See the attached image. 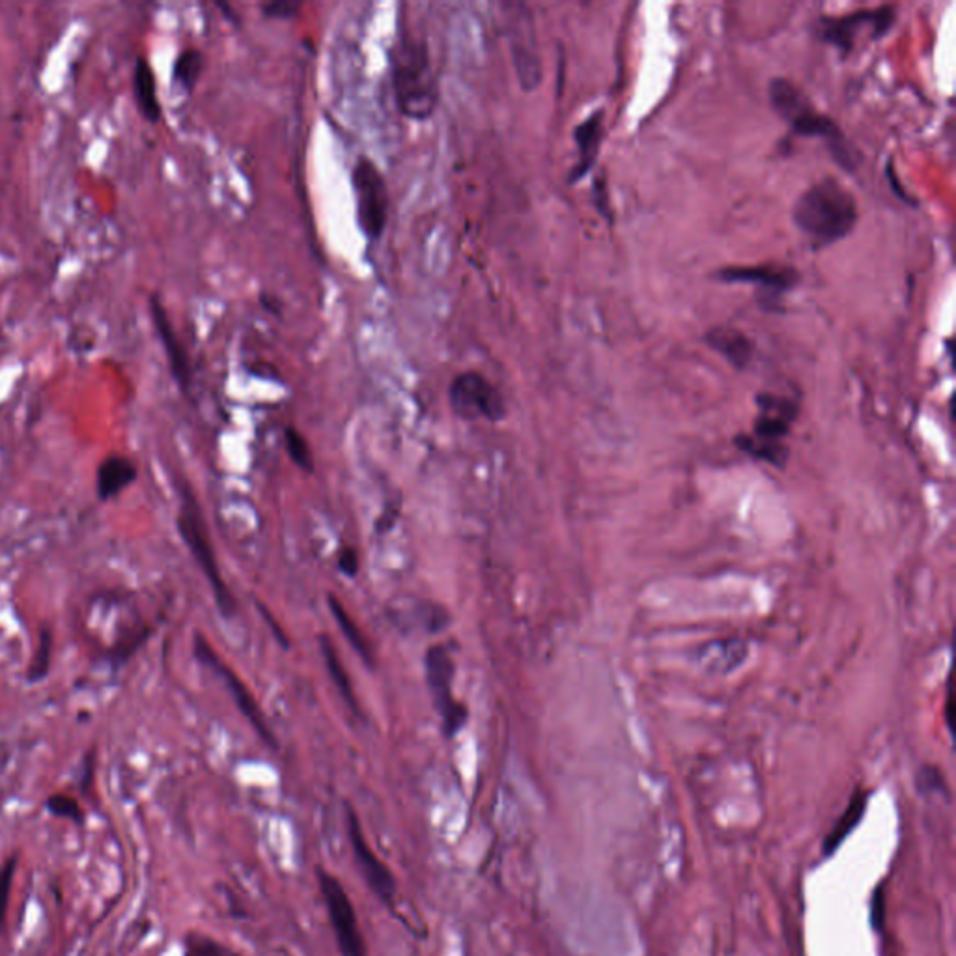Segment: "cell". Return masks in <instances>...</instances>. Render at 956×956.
Listing matches in <instances>:
<instances>
[{
  "instance_id": "33",
  "label": "cell",
  "mask_w": 956,
  "mask_h": 956,
  "mask_svg": "<svg viewBox=\"0 0 956 956\" xmlns=\"http://www.w3.org/2000/svg\"><path fill=\"white\" fill-rule=\"evenodd\" d=\"M871 925L874 930H882L886 925V891H884V886L878 887L872 893Z\"/></svg>"
},
{
  "instance_id": "10",
  "label": "cell",
  "mask_w": 956,
  "mask_h": 956,
  "mask_svg": "<svg viewBox=\"0 0 956 956\" xmlns=\"http://www.w3.org/2000/svg\"><path fill=\"white\" fill-rule=\"evenodd\" d=\"M320 891L324 897L329 921L335 930L338 951L342 956H366V945L359 928L353 902L340 880L329 872L318 871Z\"/></svg>"
},
{
  "instance_id": "14",
  "label": "cell",
  "mask_w": 956,
  "mask_h": 956,
  "mask_svg": "<svg viewBox=\"0 0 956 956\" xmlns=\"http://www.w3.org/2000/svg\"><path fill=\"white\" fill-rule=\"evenodd\" d=\"M714 279L727 284H753L760 294H762V305L766 301L774 303V309L777 307V301L796 288L800 282V275L794 268H783V266H731L716 271Z\"/></svg>"
},
{
  "instance_id": "17",
  "label": "cell",
  "mask_w": 956,
  "mask_h": 956,
  "mask_svg": "<svg viewBox=\"0 0 956 956\" xmlns=\"http://www.w3.org/2000/svg\"><path fill=\"white\" fill-rule=\"evenodd\" d=\"M604 137V111L592 113L574 129V141L577 146V161L568 176V182L576 183L589 174L598 157V150Z\"/></svg>"
},
{
  "instance_id": "11",
  "label": "cell",
  "mask_w": 956,
  "mask_h": 956,
  "mask_svg": "<svg viewBox=\"0 0 956 956\" xmlns=\"http://www.w3.org/2000/svg\"><path fill=\"white\" fill-rule=\"evenodd\" d=\"M195 656L197 660L206 665L208 669H211L215 675L219 676L223 682H225L226 689L230 693V697L234 699V703L238 706L239 712L243 714V717L251 723L256 734L271 747H277L275 744V736L273 732L268 727V721L266 717L262 714L260 706L254 701L253 693L247 689V686L241 682L239 678L225 661L221 660V656L213 650L210 643L206 641V637L202 633H197L195 635Z\"/></svg>"
},
{
  "instance_id": "7",
  "label": "cell",
  "mask_w": 956,
  "mask_h": 956,
  "mask_svg": "<svg viewBox=\"0 0 956 956\" xmlns=\"http://www.w3.org/2000/svg\"><path fill=\"white\" fill-rule=\"evenodd\" d=\"M424 671H426L428 689L432 693V701L441 719L443 734L447 738H454L464 729L469 719V710L464 703L454 699V693H452L454 661L450 658L449 650L443 645L428 648L424 656Z\"/></svg>"
},
{
  "instance_id": "20",
  "label": "cell",
  "mask_w": 956,
  "mask_h": 956,
  "mask_svg": "<svg viewBox=\"0 0 956 956\" xmlns=\"http://www.w3.org/2000/svg\"><path fill=\"white\" fill-rule=\"evenodd\" d=\"M137 478V467L126 458L113 454L105 458L98 469V497L101 501H111L118 493L124 492L127 486Z\"/></svg>"
},
{
  "instance_id": "35",
  "label": "cell",
  "mask_w": 956,
  "mask_h": 956,
  "mask_svg": "<svg viewBox=\"0 0 956 956\" xmlns=\"http://www.w3.org/2000/svg\"><path fill=\"white\" fill-rule=\"evenodd\" d=\"M594 198H596V208H598V211L607 217L609 206H607V195H605L604 180L594 183Z\"/></svg>"
},
{
  "instance_id": "18",
  "label": "cell",
  "mask_w": 956,
  "mask_h": 956,
  "mask_svg": "<svg viewBox=\"0 0 956 956\" xmlns=\"http://www.w3.org/2000/svg\"><path fill=\"white\" fill-rule=\"evenodd\" d=\"M150 309H152V318H154L157 335L161 338L163 348H165L167 357H169L172 376H174V380L178 381V385L182 387L183 391H189V385H191V370H189L187 355L183 352L182 342L176 337L174 327L170 324L169 316H167V312L163 309V305L157 301V297L150 299Z\"/></svg>"
},
{
  "instance_id": "4",
  "label": "cell",
  "mask_w": 956,
  "mask_h": 956,
  "mask_svg": "<svg viewBox=\"0 0 956 956\" xmlns=\"http://www.w3.org/2000/svg\"><path fill=\"white\" fill-rule=\"evenodd\" d=\"M757 408L759 413L753 422V432L738 434L732 441L747 456L783 469L790 458L785 439L798 419L800 406L796 400L781 394L760 393Z\"/></svg>"
},
{
  "instance_id": "16",
  "label": "cell",
  "mask_w": 956,
  "mask_h": 956,
  "mask_svg": "<svg viewBox=\"0 0 956 956\" xmlns=\"http://www.w3.org/2000/svg\"><path fill=\"white\" fill-rule=\"evenodd\" d=\"M389 615L396 626L402 630H422V632L437 633L445 630L450 624L449 611L439 604H430L424 600L411 598L409 604L391 605Z\"/></svg>"
},
{
  "instance_id": "6",
  "label": "cell",
  "mask_w": 956,
  "mask_h": 956,
  "mask_svg": "<svg viewBox=\"0 0 956 956\" xmlns=\"http://www.w3.org/2000/svg\"><path fill=\"white\" fill-rule=\"evenodd\" d=\"M357 221L366 238L378 241L389 221V189L376 163L359 157L352 172Z\"/></svg>"
},
{
  "instance_id": "22",
  "label": "cell",
  "mask_w": 956,
  "mask_h": 956,
  "mask_svg": "<svg viewBox=\"0 0 956 956\" xmlns=\"http://www.w3.org/2000/svg\"><path fill=\"white\" fill-rule=\"evenodd\" d=\"M867 803H869V790H863V788L856 790V794L850 798V802L846 805L843 815L839 816L833 830L824 839L822 850H824L826 856H831L844 843V839L852 833V830H856V826L861 822V818L867 811Z\"/></svg>"
},
{
  "instance_id": "21",
  "label": "cell",
  "mask_w": 956,
  "mask_h": 956,
  "mask_svg": "<svg viewBox=\"0 0 956 956\" xmlns=\"http://www.w3.org/2000/svg\"><path fill=\"white\" fill-rule=\"evenodd\" d=\"M133 92H135V101L141 111L142 116L148 122H159L161 118V105L157 98V81L155 73L146 58H139L133 70Z\"/></svg>"
},
{
  "instance_id": "8",
  "label": "cell",
  "mask_w": 956,
  "mask_h": 956,
  "mask_svg": "<svg viewBox=\"0 0 956 956\" xmlns=\"http://www.w3.org/2000/svg\"><path fill=\"white\" fill-rule=\"evenodd\" d=\"M452 411L464 421L499 422L507 415L503 394L478 372L458 374L449 389Z\"/></svg>"
},
{
  "instance_id": "29",
  "label": "cell",
  "mask_w": 956,
  "mask_h": 956,
  "mask_svg": "<svg viewBox=\"0 0 956 956\" xmlns=\"http://www.w3.org/2000/svg\"><path fill=\"white\" fill-rule=\"evenodd\" d=\"M15 865L17 858L6 859L0 865V930L6 923V912H8V900H10V891H12V880H14Z\"/></svg>"
},
{
  "instance_id": "24",
  "label": "cell",
  "mask_w": 956,
  "mask_h": 956,
  "mask_svg": "<svg viewBox=\"0 0 956 956\" xmlns=\"http://www.w3.org/2000/svg\"><path fill=\"white\" fill-rule=\"evenodd\" d=\"M320 648H322V656H324L327 671L333 678V684L340 693V697L344 699V703L352 708L353 714H359V703H357V697H355V691H353L352 680L346 673V667H344V663L340 660L337 650H335L331 639L327 635L320 637Z\"/></svg>"
},
{
  "instance_id": "19",
  "label": "cell",
  "mask_w": 956,
  "mask_h": 956,
  "mask_svg": "<svg viewBox=\"0 0 956 956\" xmlns=\"http://www.w3.org/2000/svg\"><path fill=\"white\" fill-rule=\"evenodd\" d=\"M704 342L710 350L719 353L736 370H746L753 361L755 344L753 340L734 327H714L704 335Z\"/></svg>"
},
{
  "instance_id": "15",
  "label": "cell",
  "mask_w": 956,
  "mask_h": 956,
  "mask_svg": "<svg viewBox=\"0 0 956 956\" xmlns=\"http://www.w3.org/2000/svg\"><path fill=\"white\" fill-rule=\"evenodd\" d=\"M749 658V643L742 637L710 639L695 648L691 660L710 676H729L736 673Z\"/></svg>"
},
{
  "instance_id": "5",
  "label": "cell",
  "mask_w": 956,
  "mask_h": 956,
  "mask_svg": "<svg viewBox=\"0 0 956 956\" xmlns=\"http://www.w3.org/2000/svg\"><path fill=\"white\" fill-rule=\"evenodd\" d=\"M178 529H180L183 542L187 544V548L193 553L200 570L204 572V576L208 579L221 615L226 619L232 617L236 613V600H234L232 592L228 591L223 576H221L217 557H215L210 535H208V527L204 523L197 501L185 488H183L182 508H180V516H178Z\"/></svg>"
},
{
  "instance_id": "12",
  "label": "cell",
  "mask_w": 956,
  "mask_h": 956,
  "mask_svg": "<svg viewBox=\"0 0 956 956\" xmlns=\"http://www.w3.org/2000/svg\"><path fill=\"white\" fill-rule=\"evenodd\" d=\"M512 14H507L508 42L518 71L520 83L525 90H533L542 81V60L538 55L535 23L523 4H508Z\"/></svg>"
},
{
  "instance_id": "27",
  "label": "cell",
  "mask_w": 956,
  "mask_h": 956,
  "mask_svg": "<svg viewBox=\"0 0 956 956\" xmlns=\"http://www.w3.org/2000/svg\"><path fill=\"white\" fill-rule=\"evenodd\" d=\"M284 439H286V449H288L290 458L294 460V464L299 465L303 471H312L314 464H312V452H310L307 439L301 436L296 428H286Z\"/></svg>"
},
{
  "instance_id": "2",
  "label": "cell",
  "mask_w": 956,
  "mask_h": 956,
  "mask_svg": "<svg viewBox=\"0 0 956 956\" xmlns=\"http://www.w3.org/2000/svg\"><path fill=\"white\" fill-rule=\"evenodd\" d=\"M768 98L775 113L787 122L792 133L802 137L824 139L831 154L843 169L852 172L859 167V152L846 141L841 127L828 114L820 113L811 99L785 77H775L768 86Z\"/></svg>"
},
{
  "instance_id": "26",
  "label": "cell",
  "mask_w": 956,
  "mask_h": 956,
  "mask_svg": "<svg viewBox=\"0 0 956 956\" xmlns=\"http://www.w3.org/2000/svg\"><path fill=\"white\" fill-rule=\"evenodd\" d=\"M45 809L57 818H62V820H70L73 824L77 826H83L85 824V813L81 809L79 802L71 796H66V794H55L51 798H47L45 802Z\"/></svg>"
},
{
  "instance_id": "31",
  "label": "cell",
  "mask_w": 956,
  "mask_h": 956,
  "mask_svg": "<svg viewBox=\"0 0 956 956\" xmlns=\"http://www.w3.org/2000/svg\"><path fill=\"white\" fill-rule=\"evenodd\" d=\"M191 949L193 953L197 956H241L228 949L225 945L221 943L213 942L210 938H197L191 942Z\"/></svg>"
},
{
  "instance_id": "9",
  "label": "cell",
  "mask_w": 956,
  "mask_h": 956,
  "mask_svg": "<svg viewBox=\"0 0 956 956\" xmlns=\"http://www.w3.org/2000/svg\"><path fill=\"white\" fill-rule=\"evenodd\" d=\"M895 19V6L859 10L844 17H822L818 23V34L824 42L831 43L843 55H848L856 47L863 30H867L871 40H880L893 27Z\"/></svg>"
},
{
  "instance_id": "30",
  "label": "cell",
  "mask_w": 956,
  "mask_h": 956,
  "mask_svg": "<svg viewBox=\"0 0 956 956\" xmlns=\"http://www.w3.org/2000/svg\"><path fill=\"white\" fill-rule=\"evenodd\" d=\"M915 785L919 788V792H923V794L945 790L943 774L936 766H923L915 775Z\"/></svg>"
},
{
  "instance_id": "25",
  "label": "cell",
  "mask_w": 956,
  "mask_h": 956,
  "mask_svg": "<svg viewBox=\"0 0 956 956\" xmlns=\"http://www.w3.org/2000/svg\"><path fill=\"white\" fill-rule=\"evenodd\" d=\"M204 70V57L198 49H183L172 66V79L185 92H193Z\"/></svg>"
},
{
  "instance_id": "13",
  "label": "cell",
  "mask_w": 956,
  "mask_h": 956,
  "mask_svg": "<svg viewBox=\"0 0 956 956\" xmlns=\"http://www.w3.org/2000/svg\"><path fill=\"white\" fill-rule=\"evenodd\" d=\"M346 826H348V837L352 844L353 859L365 878L366 886L370 887V891L385 906L393 908L394 899H396V882H394L393 872L385 867V863L370 848L361 830V824L352 809H348L346 813Z\"/></svg>"
},
{
  "instance_id": "34",
  "label": "cell",
  "mask_w": 956,
  "mask_h": 956,
  "mask_svg": "<svg viewBox=\"0 0 956 956\" xmlns=\"http://www.w3.org/2000/svg\"><path fill=\"white\" fill-rule=\"evenodd\" d=\"M338 570L344 576L355 577L359 572V555L353 548H344L338 555Z\"/></svg>"
},
{
  "instance_id": "23",
  "label": "cell",
  "mask_w": 956,
  "mask_h": 956,
  "mask_svg": "<svg viewBox=\"0 0 956 956\" xmlns=\"http://www.w3.org/2000/svg\"><path fill=\"white\" fill-rule=\"evenodd\" d=\"M327 602H329V609H331L333 617L337 620L340 632L344 633L346 641L355 648V652H357L368 665H374V661H376L374 660V650L370 647L365 633L361 632V628L357 626V622H355V620L350 617V613L346 611V607L342 605V602L338 600L335 594H329V596H327Z\"/></svg>"
},
{
  "instance_id": "32",
  "label": "cell",
  "mask_w": 956,
  "mask_h": 956,
  "mask_svg": "<svg viewBox=\"0 0 956 956\" xmlns=\"http://www.w3.org/2000/svg\"><path fill=\"white\" fill-rule=\"evenodd\" d=\"M299 8H301V4H296V2L277 0V2L264 4L262 14L268 19H292V17H296Z\"/></svg>"
},
{
  "instance_id": "1",
  "label": "cell",
  "mask_w": 956,
  "mask_h": 956,
  "mask_svg": "<svg viewBox=\"0 0 956 956\" xmlns=\"http://www.w3.org/2000/svg\"><path fill=\"white\" fill-rule=\"evenodd\" d=\"M858 215L856 197L835 178L813 183L792 206V223L815 251L846 238Z\"/></svg>"
},
{
  "instance_id": "3",
  "label": "cell",
  "mask_w": 956,
  "mask_h": 956,
  "mask_svg": "<svg viewBox=\"0 0 956 956\" xmlns=\"http://www.w3.org/2000/svg\"><path fill=\"white\" fill-rule=\"evenodd\" d=\"M393 88L396 105L411 120H426L436 111L439 77L428 45L406 36L394 47Z\"/></svg>"
},
{
  "instance_id": "28",
  "label": "cell",
  "mask_w": 956,
  "mask_h": 956,
  "mask_svg": "<svg viewBox=\"0 0 956 956\" xmlns=\"http://www.w3.org/2000/svg\"><path fill=\"white\" fill-rule=\"evenodd\" d=\"M49 661H51V633L43 632L40 635V647L30 661L29 682H38L40 678L47 675Z\"/></svg>"
}]
</instances>
